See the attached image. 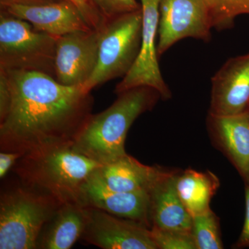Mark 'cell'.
Instances as JSON below:
<instances>
[{"label": "cell", "mask_w": 249, "mask_h": 249, "mask_svg": "<svg viewBox=\"0 0 249 249\" xmlns=\"http://www.w3.org/2000/svg\"><path fill=\"white\" fill-rule=\"evenodd\" d=\"M192 234L196 249H224L219 218L211 209L193 216Z\"/></svg>", "instance_id": "d6986e66"}, {"label": "cell", "mask_w": 249, "mask_h": 249, "mask_svg": "<svg viewBox=\"0 0 249 249\" xmlns=\"http://www.w3.org/2000/svg\"><path fill=\"white\" fill-rule=\"evenodd\" d=\"M220 186L219 178L209 170L197 171L188 168L180 172L177 189L192 217L209 211L211 199Z\"/></svg>", "instance_id": "ac0fdd59"}, {"label": "cell", "mask_w": 249, "mask_h": 249, "mask_svg": "<svg viewBox=\"0 0 249 249\" xmlns=\"http://www.w3.org/2000/svg\"><path fill=\"white\" fill-rule=\"evenodd\" d=\"M160 0H141L142 24V44L137 60L114 89L116 94L138 87H150L160 93L163 101L172 97L159 65L157 37L160 23Z\"/></svg>", "instance_id": "52a82bcc"}, {"label": "cell", "mask_w": 249, "mask_h": 249, "mask_svg": "<svg viewBox=\"0 0 249 249\" xmlns=\"http://www.w3.org/2000/svg\"><path fill=\"white\" fill-rule=\"evenodd\" d=\"M62 0H0V5L20 4V5H41L56 2Z\"/></svg>", "instance_id": "484cf974"}, {"label": "cell", "mask_w": 249, "mask_h": 249, "mask_svg": "<svg viewBox=\"0 0 249 249\" xmlns=\"http://www.w3.org/2000/svg\"><path fill=\"white\" fill-rule=\"evenodd\" d=\"M168 170L160 166L142 164L126 154L103 165L96 173L106 186L114 191L149 193Z\"/></svg>", "instance_id": "2e32d148"}, {"label": "cell", "mask_w": 249, "mask_h": 249, "mask_svg": "<svg viewBox=\"0 0 249 249\" xmlns=\"http://www.w3.org/2000/svg\"><path fill=\"white\" fill-rule=\"evenodd\" d=\"M206 127L213 146L249 185V111L232 116L208 114Z\"/></svg>", "instance_id": "4fadbf2b"}, {"label": "cell", "mask_w": 249, "mask_h": 249, "mask_svg": "<svg viewBox=\"0 0 249 249\" xmlns=\"http://www.w3.org/2000/svg\"><path fill=\"white\" fill-rule=\"evenodd\" d=\"M103 31H75L58 37L55 79L66 86H83L97 65Z\"/></svg>", "instance_id": "9c48e42d"}, {"label": "cell", "mask_w": 249, "mask_h": 249, "mask_svg": "<svg viewBox=\"0 0 249 249\" xmlns=\"http://www.w3.org/2000/svg\"><path fill=\"white\" fill-rule=\"evenodd\" d=\"M58 37L1 11L0 69L42 72L55 78Z\"/></svg>", "instance_id": "5b68a950"}, {"label": "cell", "mask_w": 249, "mask_h": 249, "mask_svg": "<svg viewBox=\"0 0 249 249\" xmlns=\"http://www.w3.org/2000/svg\"><path fill=\"white\" fill-rule=\"evenodd\" d=\"M24 155L18 152L1 151L0 153V178H5L10 170L14 168L18 160Z\"/></svg>", "instance_id": "d4e9b609"}, {"label": "cell", "mask_w": 249, "mask_h": 249, "mask_svg": "<svg viewBox=\"0 0 249 249\" xmlns=\"http://www.w3.org/2000/svg\"><path fill=\"white\" fill-rule=\"evenodd\" d=\"M180 170L168 169L150 191L152 227L192 232L193 217L177 189Z\"/></svg>", "instance_id": "9a60e30c"}, {"label": "cell", "mask_w": 249, "mask_h": 249, "mask_svg": "<svg viewBox=\"0 0 249 249\" xmlns=\"http://www.w3.org/2000/svg\"><path fill=\"white\" fill-rule=\"evenodd\" d=\"M60 205L20 181L4 191L0 199V249H37L42 229Z\"/></svg>", "instance_id": "277c9868"}, {"label": "cell", "mask_w": 249, "mask_h": 249, "mask_svg": "<svg viewBox=\"0 0 249 249\" xmlns=\"http://www.w3.org/2000/svg\"><path fill=\"white\" fill-rule=\"evenodd\" d=\"M83 86H66L42 72L0 69V149L22 154L73 145L92 114Z\"/></svg>", "instance_id": "6da1fadb"}, {"label": "cell", "mask_w": 249, "mask_h": 249, "mask_svg": "<svg viewBox=\"0 0 249 249\" xmlns=\"http://www.w3.org/2000/svg\"><path fill=\"white\" fill-rule=\"evenodd\" d=\"M150 230L157 249H196L192 232L166 230L155 227Z\"/></svg>", "instance_id": "44dd1931"}, {"label": "cell", "mask_w": 249, "mask_h": 249, "mask_svg": "<svg viewBox=\"0 0 249 249\" xmlns=\"http://www.w3.org/2000/svg\"><path fill=\"white\" fill-rule=\"evenodd\" d=\"M102 165L75 151L71 144H64L27 152L13 170L24 186L62 205L80 203L82 188Z\"/></svg>", "instance_id": "7a4b0ae2"}, {"label": "cell", "mask_w": 249, "mask_h": 249, "mask_svg": "<svg viewBox=\"0 0 249 249\" xmlns=\"http://www.w3.org/2000/svg\"><path fill=\"white\" fill-rule=\"evenodd\" d=\"M245 223L240 237L233 245L234 249L249 248V185H245Z\"/></svg>", "instance_id": "cb8c5ba5"}, {"label": "cell", "mask_w": 249, "mask_h": 249, "mask_svg": "<svg viewBox=\"0 0 249 249\" xmlns=\"http://www.w3.org/2000/svg\"><path fill=\"white\" fill-rule=\"evenodd\" d=\"M80 203L141 223L151 229L150 194L114 191L103 182L96 172L82 188Z\"/></svg>", "instance_id": "7c38bea8"}, {"label": "cell", "mask_w": 249, "mask_h": 249, "mask_svg": "<svg viewBox=\"0 0 249 249\" xmlns=\"http://www.w3.org/2000/svg\"><path fill=\"white\" fill-rule=\"evenodd\" d=\"M211 29V17L205 0H160L159 56L186 37L209 42Z\"/></svg>", "instance_id": "ba28073f"}, {"label": "cell", "mask_w": 249, "mask_h": 249, "mask_svg": "<svg viewBox=\"0 0 249 249\" xmlns=\"http://www.w3.org/2000/svg\"><path fill=\"white\" fill-rule=\"evenodd\" d=\"M142 9L109 21L103 30L97 65L83 85L88 92L128 73L138 57L142 44Z\"/></svg>", "instance_id": "8992f818"}, {"label": "cell", "mask_w": 249, "mask_h": 249, "mask_svg": "<svg viewBox=\"0 0 249 249\" xmlns=\"http://www.w3.org/2000/svg\"><path fill=\"white\" fill-rule=\"evenodd\" d=\"M82 238L103 249H157L146 226L89 206Z\"/></svg>", "instance_id": "30bf717a"}, {"label": "cell", "mask_w": 249, "mask_h": 249, "mask_svg": "<svg viewBox=\"0 0 249 249\" xmlns=\"http://www.w3.org/2000/svg\"><path fill=\"white\" fill-rule=\"evenodd\" d=\"M209 9L211 25L217 31L232 29L235 19L249 15V0H205Z\"/></svg>", "instance_id": "ffe728a7"}, {"label": "cell", "mask_w": 249, "mask_h": 249, "mask_svg": "<svg viewBox=\"0 0 249 249\" xmlns=\"http://www.w3.org/2000/svg\"><path fill=\"white\" fill-rule=\"evenodd\" d=\"M107 22L121 15L142 9L137 0H89Z\"/></svg>", "instance_id": "7402d4cb"}, {"label": "cell", "mask_w": 249, "mask_h": 249, "mask_svg": "<svg viewBox=\"0 0 249 249\" xmlns=\"http://www.w3.org/2000/svg\"><path fill=\"white\" fill-rule=\"evenodd\" d=\"M77 6L85 20L93 30L103 31L107 21L89 0H69Z\"/></svg>", "instance_id": "603a6c76"}, {"label": "cell", "mask_w": 249, "mask_h": 249, "mask_svg": "<svg viewBox=\"0 0 249 249\" xmlns=\"http://www.w3.org/2000/svg\"><path fill=\"white\" fill-rule=\"evenodd\" d=\"M89 206L80 203L60 205L41 232L37 249L71 248L84 232Z\"/></svg>", "instance_id": "e0dca14e"}, {"label": "cell", "mask_w": 249, "mask_h": 249, "mask_svg": "<svg viewBox=\"0 0 249 249\" xmlns=\"http://www.w3.org/2000/svg\"><path fill=\"white\" fill-rule=\"evenodd\" d=\"M211 83L209 114L232 116L249 111V53L229 58Z\"/></svg>", "instance_id": "8fae6325"}, {"label": "cell", "mask_w": 249, "mask_h": 249, "mask_svg": "<svg viewBox=\"0 0 249 249\" xmlns=\"http://www.w3.org/2000/svg\"><path fill=\"white\" fill-rule=\"evenodd\" d=\"M1 11L30 23L37 31L60 37L75 31L93 30L77 6L69 0L41 5L9 4Z\"/></svg>", "instance_id": "5bb4252c"}, {"label": "cell", "mask_w": 249, "mask_h": 249, "mask_svg": "<svg viewBox=\"0 0 249 249\" xmlns=\"http://www.w3.org/2000/svg\"><path fill=\"white\" fill-rule=\"evenodd\" d=\"M160 97L150 87H138L118 94L106 110L91 114L72 145V148L101 164L126 155L127 132L136 119L152 110Z\"/></svg>", "instance_id": "3957f363"}]
</instances>
